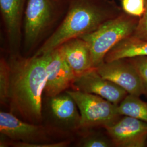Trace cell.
<instances>
[{"mask_svg": "<svg viewBox=\"0 0 147 147\" xmlns=\"http://www.w3.org/2000/svg\"><path fill=\"white\" fill-rule=\"evenodd\" d=\"M67 3L63 21L34 55L50 53L69 40L94 31L120 14L116 4L109 0H67Z\"/></svg>", "mask_w": 147, "mask_h": 147, "instance_id": "cell-2", "label": "cell"}, {"mask_svg": "<svg viewBox=\"0 0 147 147\" xmlns=\"http://www.w3.org/2000/svg\"><path fill=\"white\" fill-rule=\"evenodd\" d=\"M11 82L10 66L4 58L0 62V100L1 104L8 102Z\"/></svg>", "mask_w": 147, "mask_h": 147, "instance_id": "cell-16", "label": "cell"}, {"mask_svg": "<svg viewBox=\"0 0 147 147\" xmlns=\"http://www.w3.org/2000/svg\"><path fill=\"white\" fill-rule=\"evenodd\" d=\"M145 1L146 10L143 16L139 18L132 36L140 40L147 41V0Z\"/></svg>", "mask_w": 147, "mask_h": 147, "instance_id": "cell-20", "label": "cell"}, {"mask_svg": "<svg viewBox=\"0 0 147 147\" xmlns=\"http://www.w3.org/2000/svg\"><path fill=\"white\" fill-rule=\"evenodd\" d=\"M27 0H0V10L12 56L18 55Z\"/></svg>", "mask_w": 147, "mask_h": 147, "instance_id": "cell-11", "label": "cell"}, {"mask_svg": "<svg viewBox=\"0 0 147 147\" xmlns=\"http://www.w3.org/2000/svg\"><path fill=\"white\" fill-rule=\"evenodd\" d=\"M113 144L118 147H143L147 140V123L129 116L104 127Z\"/></svg>", "mask_w": 147, "mask_h": 147, "instance_id": "cell-7", "label": "cell"}, {"mask_svg": "<svg viewBox=\"0 0 147 147\" xmlns=\"http://www.w3.org/2000/svg\"><path fill=\"white\" fill-rule=\"evenodd\" d=\"M58 47L76 77L94 68L89 46L82 38L71 39Z\"/></svg>", "mask_w": 147, "mask_h": 147, "instance_id": "cell-12", "label": "cell"}, {"mask_svg": "<svg viewBox=\"0 0 147 147\" xmlns=\"http://www.w3.org/2000/svg\"><path fill=\"white\" fill-rule=\"evenodd\" d=\"M101 76L120 86L129 94L146 95L141 78L127 58L104 62L96 68Z\"/></svg>", "mask_w": 147, "mask_h": 147, "instance_id": "cell-6", "label": "cell"}, {"mask_svg": "<svg viewBox=\"0 0 147 147\" xmlns=\"http://www.w3.org/2000/svg\"><path fill=\"white\" fill-rule=\"evenodd\" d=\"M73 85L76 90L98 95L116 105L128 95L120 86L101 76L95 68L77 76Z\"/></svg>", "mask_w": 147, "mask_h": 147, "instance_id": "cell-8", "label": "cell"}, {"mask_svg": "<svg viewBox=\"0 0 147 147\" xmlns=\"http://www.w3.org/2000/svg\"><path fill=\"white\" fill-rule=\"evenodd\" d=\"M79 145L83 147H110L113 144L112 141L104 137L93 135L84 138Z\"/></svg>", "mask_w": 147, "mask_h": 147, "instance_id": "cell-19", "label": "cell"}, {"mask_svg": "<svg viewBox=\"0 0 147 147\" xmlns=\"http://www.w3.org/2000/svg\"><path fill=\"white\" fill-rule=\"evenodd\" d=\"M121 5L125 13L139 18L146 10L145 0H122Z\"/></svg>", "mask_w": 147, "mask_h": 147, "instance_id": "cell-18", "label": "cell"}, {"mask_svg": "<svg viewBox=\"0 0 147 147\" xmlns=\"http://www.w3.org/2000/svg\"><path fill=\"white\" fill-rule=\"evenodd\" d=\"M0 132L14 141L49 142L42 126L24 121L11 112L1 111Z\"/></svg>", "mask_w": 147, "mask_h": 147, "instance_id": "cell-10", "label": "cell"}, {"mask_svg": "<svg viewBox=\"0 0 147 147\" xmlns=\"http://www.w3.org/2000/svg\"><path fill=\"white\" fill-rule=\"evenodd\" d=\"M121 116L131 117L147 123V102L140 99V96L129 94L117 106Z\"/></svg>", "mask_w": 147, "mask_h": 147, "instance_id": "cell-15", "label": "cell"}, {"mask_svg": "<svg viewBox=\"0 0 147 147\" xmlns=\"http://www.w3.org/2000/svg\"><path fill=\"white\" fill-rule=\"evenodd\" d=\"M125 13L105 21L96 30L80 38L89 46L93 65L97 68L105 56L117 44L132 35L138 20Z\"/></svg>", "mask_w": 147, "mask_h": 147, "instance_id": "cell-3", "label": "cell"}, {"mask_svg": "<svg viewBox=\"0 0 147 147\" xmlns=\"http://www.w3.org/2000/svg\"><path fill=\"white\" fill-rule=\"evenodd\" d=\"M50 98V107L54 117L65 124L79 127L80 114L73 99L67 93Z\"/></svg>", "mask_w": 147, "mask_h": 147, "instance_id": "cell-13", "label": "cell"}, {"mask_svg": "<svg viewBox=\"0 0 147 147\" xmlns=\"http://www.w3.org/2000/svg\"><path fill=\"white\" fill-rule=\"evenodd\" d=\"M127 59L136 70L141 80L146 95H147V56H138Z\"/></svg>", "mask_w": 147, "mask_h": 147, "instance_id": "cell-17", "label": "cell"}, {"mask_svg": "<svg viewBox=\"0 0 147 147\" xmlns=\"http://www.w3.org/2000/svg\"><path fill=\"white\" fill-rule=\"evenodd\" d=\"M75 101L80 114L79 128L110 125L119 119L117 106L98 95L78 90L66 92Z\"/></svg>", "mask_w": 147, "mask_h": 147, "instance_id": "cell-5", "label": "cell"}, {"mask_svg": "<svg viewBox=\"0 0 147 147\" xmlns=\"http://www.w3.org/2000/svg\"><path fill=\"white\" fill-rule=\"evenodd\" d=\"M49 53L24 58L12 56L9 62L11 112L35 124L42 120V97L47 79Z\"/></svg>", "mask_w": 147, "mask_h": 147, "instance_id": "cell-1", "label": "cell"}, {"mask_svg": "<svg viewBox=\"0 0 147 147\" xmlns=\"http://www.w3.org/2000/svg\"><path fill=\"white\" fill-rule=\"evenodd\" d=\"M47 79L44 93L52 98L73 85L76 76L66 62L59 47L49 53Z\"/></svg>", "mask_w": 147, "mask_h": 147, "instance_id": "cell-9", "label": "cell"}, {"mask_svg": "<svg viewBox=\"0 0 147 147\" xmlns=\"http://www.w3.org/2000/svg\"><path fill=\"white\" fill-rule=\"evenodd\" d=\"M138 56H147V41L138 39L131 36L113 47L106 55L104 62Z\"/></svg>", "mask_w": 147, "mask_h": 147, "instance_id": "cell-14", "label": "cell"}, {"mask_svg": "<svg viewBox=\"0 0 147 147\" xmlns=\"http://www.w3.org/2000/svg\"><path fill=\"white\" fill-rule=\"evenodd\" d=\"M64 0H27L23 20L25 49L34 47L61 14Z\"/></svg>", "mask_w": 147, "mask_h": 147, "instance_id": "cell-4", "label": "cell"}, {"mask_svg": "<svg viewBox=\"0 0 147 147\" xmlns=\"http://www.w3.org/2000/svg\"><path fill=\"white\" fill-rule=\"evenodd\" d=\"M67 141L58 142H42V143H31V142L14 141L11 143V145L16 147H65L68 145Z\"/></svg>", "mask_w": 147, "mask_h": 147, "instance_id": "cell-21", "label": "cell"}]
</instances>
